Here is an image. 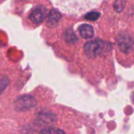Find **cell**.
Returning a JSON list of instances; mask_svg holds the SVG:
<instances>
[{
  "label": "cell",
  "instance_id": "cell-1",
  "mask_svg": "<svg viewBox=\"0 0 134 134\" xmlns=\"http://www.w3.org/2000/svg\"><path fill=\"white\" fill-rule=\"evenodd\" d=\"M61 12L69 15H80L98 7L106 0H49Z\"/></svg>",
  "mask_w": 134,
  "mask_h": 134
},
{
  "label": "cell",
  "instance_id": "cell-2",
  "mask_svg": "<svg viewBox=\"0 0 134 134\" xmlns=\"http://www.w3.org/2000/svg\"><path fill=\"white\" fill-rule=\"evenodd\" d=\"M104 43L101 41H94L88 42L85 46V50L89 57H97L102 50Z\"/></svg>",
  "mask_w": 134,
  "mask_h": 134
},
{
  "label": "cell",
  "instance_id": "cell-3",
  "mask_svg": "<svg viewBox=\"0 0 134 134\" xmlns=\"http://www.w3.org/2000/svg\"><path fill=\"white\" fill-rule=\"evenodd\" d=\"M46 15V8L42 5H38L31 12L30 15V19L35 24H40L44 20Z\"/></svg>",
  "mask_w": 134,
  "mask_h": 134
},
{
  "label": "cell",
  "instance_id": "cell-4",
  "mask_svg": "<svg viewBox=\"0 0 134 134\" xmlns=\"http://www.w3.org/2000/svg\"><path fill=\"white\" fill-rule=\"evenodd\" d=\"M80 35L84 38H90L94 35V30L93 27L90 24H83L79 28Z\"/></svg>",
  "mask_w": 134,
  "mask_h": 134
},
{
  "label": "cell",
  "instance_id": "cell-5",
  "mask_svg": "<svg viewBox=\"0 0 134 134\" xmlns=\"http://www.w3.org/2000/svg\"><path fill=\"white\" fill-rule=\"evenodd\" d=\"M60 19V14L55 9L52 10L49 14L48 17V25L50 27H54L58 24L59 20Z\"/></svg>",
  "mask_w": 134,
  "mask_h": 134
},
{
  "label": "cell",
  "instance_id": "cell-6",
  "mask_svg": "<svg viewBox=\"0 0 134 134\" xmlns=\"http://www.w3.org/2000/svg\"><path fill=\"white\" fill-rule=\"evenodd\" d=\"M100 13H97V12H91V13H89L87 15H86V20H90L91 21H95L97 20L99 17H100Z\"/></svg>",
  "mask_w": 134,
  "mask_h": 134
},
{
  "label": "cell",
  "instance_id": "cell-7",
  "mask_svg": "<svg viewBox=\"0 0 134 134\" xmlns=\"http://www.w3.org/2000/svg\"><path fill=\"white\" fill-rule=\"evenodd\" d=\"M42 133H64V131H63V130H47L42 131Z\"/></svg>",
  "mask_w": 134,
  "mask_h": 134
}]
</instances>
